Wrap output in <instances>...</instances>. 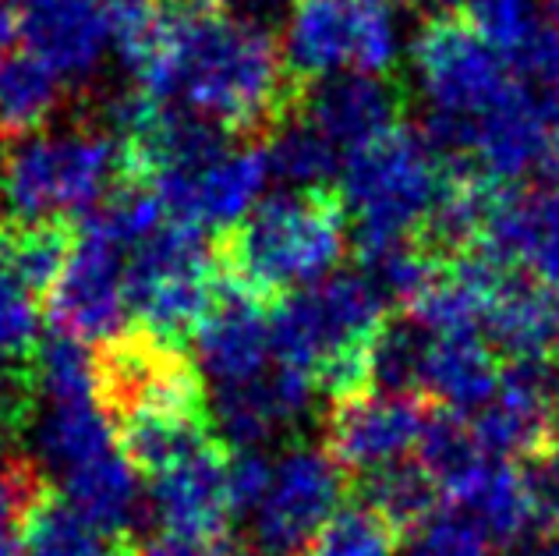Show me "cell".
Returning a JSON list of instances; mask_svg holds the SVG:
<instances>
[{"label":"cell","instance_id":"18","mask_svg":"<svg viewBox=\"0 0 559 556\" xmlns=\"http://www.w3.org/2000/svg\"><path fill=\"white\" fill-rule=\"evenodd\" d=\"M481 327V333L489 336L492 347L507 362L559 358V319L552 287L542 284L532 273L507 270Z\"/></svg>","mask_w":559,"mask_h":556},{"label":"cell","instance_id":"21","mask_svg":"<svg viewBox=\"0 0 559 556\" xmlns=\"http://www.w3.org/2000/svg\"><path fill=\"white\" fill-rule=\"evenodd\" d=\"M542 145H546V117L527 82L478 117V159L499 181H518L521 174L538 167Z\"/></svg>","mask_w":559,"mask_h":556},{"label":"cell","instance_id":"5","mask_svg":"<svg viewBox=\"0 0 559 556\" xmlns=\"http://www.w3.org/2000/svg\"><path fill=\"white\" fill-rule=\"evenodd\" d=\"M0 196L11 213H79L107 199L117 174V139L99 131H36L0 142Z\"/></svg>","mask_w":559,"mask_h":556},{"label":"cell","instance_id":"23","mask_svg":"<svg viewBox=\"0 0 559 556\" xmlns=\"http://www.w3.org/2000/svg\"><path fill=\"white\" fill-rule=\"evenodd\" d=\"M61 107V75L33 50L0 57V142L28 139Z\"/></svg>","mask_w":559,"mask_h":556},{"label":"cell","instance_id":"14","mask_svg":"<svg viewBox=\"0 0 559 556\" xmlns=\"http://www.w3.org/2000/svg\"><path fill=\"white\" fill-rule=\"evenodd\" d=\"M273 312L276 305L219 281L213 309L195 333L199 362L219 387L266 372V358L273 355Z\"/></svg>","mask_w":559,"mask_h":556},{"label":"cell","instance_id":"20","mask_svg":"<svg viewBox=\"0 0 559 556\" xmlns=\"http://www.w3.org/2000/svg\"><path fill=\"white\" fill-rule=\"evenodd\" d=\"M139 482L142 475L131 468L121 447H110L99 458L71 468L64 475V496L75 510L107 539L131 535V521L139 514Z\"/></svg>","mask_w":559,"mask_h":556},{"label":"cell","instance_id":"26","mask_svg":"<svg viewBox=\"0 0 559 556\" xmlns=\"http://www.w3.org/2000/svg\"><path fill=\"white\" fill-rule=\"evenodd\" d=\"M266 153L276 178L287 185H330L333 174L341 170V150L301 110L280 125Z\"/></svg>","mask_w":559,"mask_h":556},{"label":"cell","instance_id":"22","mask_svg":"<svg viewBox=\"0 0 559 556\" xmlns=\"http://www.w3.org/2000/svg\"><path fill=\"white\" fill-rule=\"evenodd\" d=\"M350 496L379 510L404 539L418 535L443 507V493L418 458H401L350 475Z\"/></svg>","mask_w":559,"mask_h":556},{"label":"cell","instance_id":"15","mask_svg":"<svg viewBox=\"0 0 559 556\" xmlns=\"http://www.w3.org/2000/svg\"><path fill=\"white\" fill-rule=\"evenodd\" d=\"M75 213H8L0 216V270L19 281L47 312L61 287L68 262L82 241Z\"/></svg>","mask_w":559,"mask_h":556},{"label":"cell","instance_id":"24","mask_svg":"<svg viewBox=\"0 0 559 556\" xmlns=\"http://www.w3.org/2000/svg\"><path fill=\"white\" fill-rule=\"evenodd\" d=\"M25 556H107L110 539L85 521L68 496L50 486L39 500L25 510L22 524L14 529Z\"/></svg>","mask_w":559,"mask_h":556},{"label":"cell","instance_id":"13","mask_svg":"<svg viewBox=\"0 0 559 556\" xmlns=\"http://www.w3.org/2000/svg\"><path fill=\"white\" fill-rule=\"evenodd\" d=\"M481 248L510 270L559 284V185H507L485 224Z\"/></svg>","mask_w":559,"mask_h":556},{"label":"cell","instance_id":"27","mask_svg":"<svg viewBox=\"0 0 559 556\" xmlns=\"http://www.w3.org/2000/svg\"><path fill=\"white\" fill-rule=\"evenodd\" d=\"M355 500V496H350ZM404 535L372 510L369 504H344L336 514L316 532L308 556H396Z\"/></svg>","mask_w":559,"mask_h":556},{"label":"cell","instance_id":"8","mask_svg":"<svg viewBox=\"0 0 559 556\" xmlns=\"http://www.w3.org/2000/svg\"><path fill=\"white\" fill-rule=\"evenodd\" d=\"M350 496V472L336 464L326 447H298L276 461L273 486L252 529V556H308L316 532Z\"/></svg>","mask_w":559,"mask_h":556},{"label":"cell","instance_id":"9","mask_svg":"<svg viewBox=\"0 0 559 556\" xmlns=\"http://www.w3.org/2000/svg\"><path fill=\"white\" fill-rule=\"evenodd\" d=\"M131 248L110 238L96 227L90 216L82 224V241L68 262V273L57 295L50 298L43 319L68 336L79 341H103L124 327L128 298H124V273H128Z\"/></svg>","mask_w":559,"mask_h":556},{"label":"cell","instance_id":"35","mask_svg":"<svg viewBox=\"0 0 559 556\" xmlns=\"http://www.w3.org/2000/svg\"><path fill=\"white\" fill-rule=\"evenodd\" d=\"M142 556H252L241 549L230 535L224 539H185L159 532L150 543H142Z\"/></svg>","mask_w":559,"mask_h":556},{"label":"cell","instance_id":"38","mask_svg":"<svg viewBox=\"0 0 559 556\" xmlns=\"http://www.w3.org/2000/svg\"><path fill=\"white\" fill-rule=\"evenodd\" d=\"M552 287V301H556V319H559V284H549Z\"/></svg>","mask_w":559,"mask_h":556},{"label":"cell","instance_id":"11","mask_svg":"<svg viewBox=\"0 0 559 556\" xmlns=\"http://www.w3.org/2000/svg\"><path fill=\"white\" fill-rule=\"evenodd\" d=\"M230 461L234 447L224 436L185 453L167 472L150 478V500L156 524L167 535L185 539H224L230 535Z\"/></svg>","mask_w":559,"mask_h":556},{"label":"cell","instance_id":"39","mask_svg":"<svg viewBox=\"0 0 559 556\" xmlns=\"http://www.w3.org/2000/svg\"><path fill=\"white\" fill-rule=\"evenodd\" d=\"M0 164H4V156H0Z\"/></svg>","mask_w":559,"mask_h":556},{"label":"cell","instance_id":"10","mask_svg":"<svg viewBox=\"0 0 559 556\" xmlns=\"http://www.w3.org/2000/svg\"><path fill=\"white\" fill-rule=\"evenodd\" d=\"M429 412V393L369 390L350 401H336L326 412V453L350 475L401 461L411 447H418Z\"/></svg>","mask_w":559,"mask_h":556},{"label":"cell","instance_id":"2","mask_svg":"<svg viewBox=\"0 0 559 556\" xmlns=\"http://www.w3.org/2000/svg\"><path fill=\"white\" fill-rule=\"evenodd\" d=\"M93 401L117 433L139 418H210V393L188 344L128 323L90 351Z\"/></svg>","mask_w":559,"mask_h":556},{"label":"cell","instance_id":"6","mask_svg":"<svg viewBox=\"0 0 559 556\" xmlns=\"http://www.w3.org/2000/svg\"><path fill=\"white\" fill-rule=\"evenodd\" d=\"M411 61L436 110L485 117L524 82L461 11H436L411 39Z\"/></svg>","mask_w":559,"mask_h":556},{"label":"cell","instance_id":"32","mask_svg":"<svg viewBox=\"0 0 559 556\" xmlns=\"http://www.w3.org/2000/svg\"><path fill=\"white\" fill-rule=\"evenodd\" d=\"M518 472L532 514V535H559V447L518 461Z\"/></svg>","mask_w":559,"mask_h":556},{"label":"cell","instance_id":"34","mask_svg":"<svg viewBox=\"0 0 559 556\" xmlns=\"http://www.w3.org/2000/svg\"><path fill=\"white\" fill-rule=\"evenodd\" d=\"M513 68L538 82L542 90H556L559 85V22L538 25L532 39L524 43V50L513 57Z\"/></svg>","mask_w":559,"mask_h":556},{"label":"cell","instance_id":"7","mask_svg":"<svg viewBox=\"0 0 559 556\" xmlns=\"http://www.w3.org/2000/svg\"><path fill=\"white\" fill-rule=\"evenodd\" d=\"M287 64L301 82L333 71H390L396 39L390 8L379 0H290Z\"/></svg>","mask_w":559,"mask_h":556},{"label":"cell","instance_id":"37","mask_svg":"<svg viewBox=\"0 0 559 556\" xmlns=\"http://www.w3.org/2000/svg\"><path fill=\"white\" fill-rule=\"evenodd\" d=\"M507 556H559V535H532V543H521Z\"/></svg>","mask_w":559,"mask_h":556},{"label":"cell","instance_id":"30","mask_svg":"<svg viewBox=\"0 0 559 556\" xmlns=\"http://www.w3.org/2000/svg\"><path fill=\"white\" fill-rule=\"evenodd\" d=\"M461 14L507 57H518L538 28L532 19V0H464Z\"/></svg>","mask_w":559,"mask_h":556},{"label":"cell","instance_id":"3","mask_svg":"<svg viewBox=\"0 0 559 556\" xmlns=\"http://www.w3.org/2000/svg\"><path fill=\"white\" fill-rule=\"evenodd\" d=\"M443 167L425 131L396 125L369 139L344 159V196L350 206L355 256L418 234L432 213Z\"/></svg>","mask_w":559,"mask_h":556},{"label":"cell","instance_id":"4","mask_svg":"<svg viewBox=\"0 0 559 556\" xmlns=\"http://www.w3.org/2000/svg\"><path fill=\"white\" fill-rule=\"evenodd\" d=\"M219 291L213 245L202 230L164 221L128 252L124 298L131 323H142L178 344H195Z\"/></svg>","mask_w":559,"mask_h":556},{"label":"cell","instance_id":"19","mask_svg":"<svg viewBox=\"0 0 559 556\" xmlns=\"http://www.w3.org/2000/svg\"><path fill=\"white\" fill-rule=\"evenodd\" d=\"M418 461L425 464V472L436 478L443 504L457 507L464 496L475 489V482L485 475V468L492 464V453L481 447L475 418H467L464 412L450 404L432 401L429 422L421 429L418 440Z\"/></svg>","mask_w":559,"mask_h":556},{"label":"cell","instance_id":"1","mask_svg":"<svg viewBox=\"0 0 559 556\" xmlns=\"http://www.w3.org/2000/svg\"><path fill=\"white\" fill-rule=\"evenodd\" d=\"M350 206L341 185H298L262 199L238 224L219 227L213 262L219 281L280 305L319 284L344 259Z\"/></svg>","mask_w":559,"mask_h":556},{"label":"cell","instance_id":"36","mask_svg":"<svg viewBox=\"0 0 559 556\" xmlns=\"http://www.w3.org/2000/svg\"><path fill=\"white\" fill-rule=\"evenodd\" d=\"M19 36H22V11L14 8V0H0V57L14 47Z\"/></svg>","mask_w":559,"mask_h":556},{"label":"cell","instance_id":"25","mask_svg":"<svg viewBox=\"0 0 559 556\" xmlns=\"http://www.w3.org/2000/svg\"><path fill=\"white\" fill-rule=\"evenodd\" d=\"M39 447L47 453V464L68 475L71 468H79L117 447V440L110 422L99 415L96 401H71V404H50V415L39 433Z\"/></svg>","mask_w":559,"mask_h":556},{"label":"cell","instance_id":"12","mask_svg":"<svg viewBox=\"0 0 559 556\" xmlns=\"http://www.w3.org/2000/svg\"><path fill=\"white\" fill-rule=\"evenodd\" d=\"M407 93L390 71H344L305 85L301 114L336 150H358L401 125Z\"/></svg>","mask_w":559,"mask_h":556},{"label":"cell","instance_id":"33","mask_svg":"<svg viewBox=\"0 0 559 556\" xmlns=\"http://www.w3.org/2000/svg\"><path fill=\"white\" fill-rule=\"evenodd\" d=\"M273 472H276V464H270L259 450H234V461H230L234 521L262 507V500H266V493L273 486Z\"/></svg>","mask_w":559,"mask_h":556},{"label":"cell","instance_id":"29","mask_svg":"<svg viewBox=\"0 0 559 556\" xmlns=\"http://www.w3.org/2000/svg\"><path fill=\"white\" fill-rule=\"evenodd\" d=\"M485 529L461 507H439V514L411 539L404 556H492Z\"/></svg>","mask_w":559,"mask_h":556},{"label":"cell","instance_id":"31","mask_svg":"<svg viewBox=\"0 0 559 556\" xmlns=\"http://www.w3.org/2000/svg\"><path fill=\"white\" fill-rule=\"evenodd\" d=\"M43 309L28 298V291L0 270V358H25L39 347Z\"/></svg>","mask_w":559,"mask_h":556},{"label":"cell","instance_id":"28","mask_svg":"<svg viewBox=\"0 0 559 556\" xmlns=\"http://www.w3.org/2000/svg\"><path fill=\"white\" fill-rule=\"evenodd\" d=\"M39 398L36 351L25 358H0V453H8L33 426Z\"/></svg>","mask_w":559,"mask_h":556},{"label":"cell","instance_id":"17","mask_svg":"<svg viewBox=\"0 0 559 556\" xmlns=\"http://www.w3.org/2000/svg\"><path fill=\"white\" fill-rule=\"evenodd\" d=\"M110 36L103 0H28L22 39L57 75H85Z\"/></svg>","mask_w":559,"mask_h":556},{"label":"cell","instance_id":"16","mask_svg":"<svg viewBox=\"0 0 559 556\" xmlns=\"http://www.w3.org/2000/svg\"><path fill=\"white\" fill-rule=\"evenodd\" d=\"M503 369H507V358L499 355L481 330L432 333L421 390L429 393L432 401L457 407L464 415L481 412L499 393Z\"/></svg>","mask_w":559,"mask_h":556}]
</instances>
